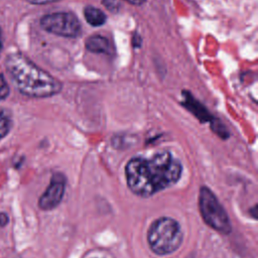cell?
<instances>
[{
  "mask_svg": "<svg viewBox=\"0 0 258 258\" xmlns=\"http://www.w3.org/2000/svg\"><path fill=\"white\" fill-rule=\"evenodd\" d=\"M125 1H127L130 4L135 5V6H140V5H142V4H144L146 2V0H125Z\"/></svg>",
  "mask_w": 258,
  "mask_h": 258,
  "instance_id": "cell-16",
  "label": "cell"
},
{
  "mask_svg": "<svg viewBox=\"0 0 258 258\" xmlns=\"http://www.w3.org/2000/svg\"><path fill=\"white\" fill-rule=\"evenodd\" d=\"M102 2L106 6V8L110 11L116 12L120 7L119 2L117 0H102Z\"/></svg>",
  "mask_w": 258,
  "mask_h": 258,
  "instance_id": "cell-13",
  "label": "cell"
},
{
  "mask_svg": "<svg viewBox=\"0 0 258 258\" xmlns=\"http://www.w3.org/2000/svg\"><path fill=\"white\" fill-rule=\"evenodd\" d=\"M86 48L95 53H106V54H111L113 49L111 42L109 39L103 35L100 34H95L86 39L85 42Z\"/></svg>",
  "mask_w": 258,
  "mask_h": 258,
  "instance_id": "cell-7",
  "label": "cell"
},
{
  "mask_svg": "<svg viewBox=\"0 0 258 258\" xmlns=\"http://www.w3.org/2000/svg\"><path fill=\"white\" fill-rule=\"evenodd\" d=\"M6 71L16 90L30 98H47L58 94L62 84L19 52L10 53Z\"/></svg>",
  "mask_w": 258,
  "mask_h": 258,
  "instance_id": "cell-2",
  "label": "cell"
},
{
  "mask_svg": "<svg viewBox=\"0 0 258 258\" xmlns=\"http://www.w3.org/2000/svg\"><path fill=\"white\" fill-rule=\"evenodd\" d=\"M199 208L205 223L217 232L228 235L232 232V226L228 214L215 194L207 186L200 187Z\"/></svg>",
  "mask_w": 258,
  "mask_h": 258,
  "instance_id": "cell-4",
  "label": "cell"
},
{
  "mask_svg": "<svg viewBox=\"0 0 258 258\" xmlns=\"http://www.w3.org/2000/svg\"><path fill=\"white\" fill-rule=\"evenodd\" d=\"M182 165L168 151L149 158L133 157L125 166V176L130 190L141 198H149L178 181Z\"/></svg>",
  "mask_w": 258,
  "mask_h": 258,
  "instance_id": "cell-1",
  "label": "cell"
},
{
  "mask_svg": "<svg viewBox=\"0 0 258 258\" xmlns=\"http://www.w3.org/2000/svg\"><path fill=\"white\" fill-rule=\"evenodd\" d=\"M40 26L45 31L62 36L77 37L82 32V25L76 14L72 12H53L40 18Z\"/></svg>",
  "mask_w": 258,
  "mask_h": 258,
  "instance_id": "cell-5",
  "label": "cell"
},
{
  "mask_svg": "<svg viewBox=\"0 0 258 258\" xmlns=\"http://www.w3.org/2000/svg\"><path fill=\"white\" fill-rule=\"evenodd\" d=\"M12 128V116L8 109L0 108V139L4 138Z\"/></svg>",
  "mask_w": 258,
  "mask_h": 258,
  "instance_id": "cell-10",
  "label": "cell"
},
{
  "mask_svg": "<svg viewBox=\"0 0 258 258\" xmlns=\"http://www.w3.org/2000/svg\"><path fill=\"white\" fill-rule=\"evenodd\" d=\"M25 1H27L28 3H31V4H36V5H43V4L53 3V2H56V1H59V0H25Z\"/></svg>",
  "mask_w": 258,
  "mask_h": 258,
  "instance_id": "cell-14",
  "label": "cell"
},
{
  "mask_svg": "<svg viewBox=\"0 0 258 258\" xmlns=\"http://www.w3.org/2000/svg\"><path fill=\"white\" fill-rule=\"evenodd\" d=\"M84 16L86 21L95 27L101 26L106 22V14L99 8L94 6H86L84 9Z\"/></svg>",
  "mask_w": 258,
  "mask_h": 258,
  "instance_id": "cell-9",
  "label": "cell"
},
{
  "mask_svg": "<svg viewBox=\"0 0 258 258\" xmlns=\"http://www.w3.org/2000/svg\"><path fill=\"white\" fill-rule=\"evenodd\" d=\"M183 234L178 222L169 217H160L152 222L147 232V242L150 250L165 256L175 252L181 245Z\"/></svg>",
  "mask_w": 258,
  "mask_h": 258,
  "instance_id": "cell-3",
  "label": "cell"
},
{
  "mask_svg": "<svg viewBox=\"0 0 258 258\" xmlns=\"http://www.w3.org/2000/svg\"><path fill=\"white\" fill-rule=\"evenodd\" d=\"M10 92L9 86L2 74H0V101L4 100L8 97Z\"/></svg>",
  "mask_w": 258,
  "mask_h": 258,
  "instance_id": "cell-12",
  "label": "cell"
},
{
  "mask_svg": "<svg viewBox=\"0 0 258 258\" xmlns=\"http://www.w3.org/2000/svg\"><path fill=\"white\" fill-rule=\"evenodd\" d=\"M83 258H114L108 251L101 249H94L87 252Z\"/></svg>",
  "mask_w": 258,
  "mask_h": 258,
  "instance_id": "cell-11",
  "label": "cell"
},
{
  "mask_svg": "<svg viewBox=\"0 0 258 258\" xmlns=\"http://www.w3.org/2000/svg\"><path fill=\"white\" fill-rule=\"evenodd\" d=\"M183 97H184V106H186L187 109L197 116V118H199L202 122L212 121L213 118L211 114L208 112V110L202 104H200L197 100H195L187 92L183 93Z\"/></svg>",
  "mask_w": 258,
  "mask_h": 258,
  "instance_id": "cell-8",
  "label": "cell"
},
{
  "mask_svg": "<svg viewBox=\"0 0 258 258\" xmlns=\"http://www.w3.org/2000/svg\"><path fill=\"white\" fill-rule=\"evenodd\" d=\"M9 222L8 216L5 213H0V227H4Z\"/></svg>",
  "mask_w": 258,
  "mask_h": 258,
  "instance_id": "cell-15",
  "label": "cell"
},
{
  "mask_svg": "<svg viewBox=\"0 0 258 258\" xmlns=\"http://www.w3.org/2000/svg\"><path fill=\"white\" fill-rule=\"evenodd\" d=\"M66 191V176L60 172L52 174L49 184L38 200V207L42 211H51L56 208Z\"/></svg>",
  "mask_w": 258,
  "mask_h": 258,
  "instance_id": "cell-6",
  "label": "cell"
},
{
  "mask_svg": "<svg viewBox=\"0 0 258 258\" xmlns=\"http://www.w3.org/2000/svg\"><path fill=\"white\" fill-rule=\"evenodd\" d=\"M2 42H3V37H2V31L0 29V53H1V50H2Z\"/></svg>",
  "mask_w": 258,
  "mask_h": 258,
  "instance_id": "cell-17",
  "label": "cell"
}]
</instances>
